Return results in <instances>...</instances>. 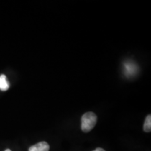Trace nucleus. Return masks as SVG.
Here are the masks:
<instances>
[{
	"label": "nucleus",
	"mask_w": 151,
	"mask_h": 151,
	"mask_svg": "<svg viewBox=\"0 0 151 151\" xmlns=\"http://www.w3.org/2000/svg\"><path fill=\"white\" fill-rule=\"evenodd\" d=\"M143 130L146 132H150L151 130V116L148 115L145 120L144 125H143Z\"/></svg>",
	"instance_id": "nucleus-4"
},
{
	"label": "nucleus",
	"mask_w": 151,
	"mask_h": 151,
	"mask_svg": "<svg viewBox=\"0 0 151 151\" xmlns=\"http://www.w3.org/2000/svg\"><path fill=\"white\" fill-rule=\"evenodd\" d=\"M5 151H11V150H10V149H6V150Z\"/></svg>",
	"instance_id": "nucleus-6"
},
{
	"label": "nucleus",
	"mask_w": 151,
	"mask_h": 151,
	"mask_svg": "<svg viewBox=\"0 0 151 151\" xmlns=\"http://www.w3.org/2000/svg\"><path fill=\"white\" fill-rule=\"evenodd\" d=\"M9 88V83L5 75L0 76V90L1 91H6Z\"/></svg>",
	"instance_id": "nucleus-3"
},
{
	"label": "nucleus",
	"mask_w": 151,
	"mask_h": 151,
	"mask_svg": "<svg viewBox=\"0 0 151 151\" xmlns=\"http://www.w3.org/2000/svg\"><path fill=\"white\" fill-rule=\"evenodd\" d=\"M93 151H106V150H104L103 148H97Z\"/></svg>",
	"instance_id": "nucleus-5"
},
{
	"label": "nucleus",
	"mask_w": 151,
	"mask_h": 151,
	"mask_svg": "<svg viewBox=\"0 0 151 151\" xmlns=\"http://www.w3.org/2000/svg\"><path fill=\"white\" fill-rule=\"evenodd\" d=\"M50 146L46 141H41L29 148V151H49Z\"/></svg>",
	"instance_id": "nucleus-2"
},
{
	"label": "nucleus",
	"mask_w": 151,
	"mask_h": 151,
	"mask_svg": "<svg viewBox=\"0 0 151 151\" xmlns=\"http://www.w3.org/2000/svg\"><path fill=\"white\" fill-rule=\"evenodd\" d=\"M97 121V117L92 112L86 113L81 118V129L84 132H89L94 127Z\"/></svg>",
	"instance_id": "nucleus-1"
}]
</instances>
